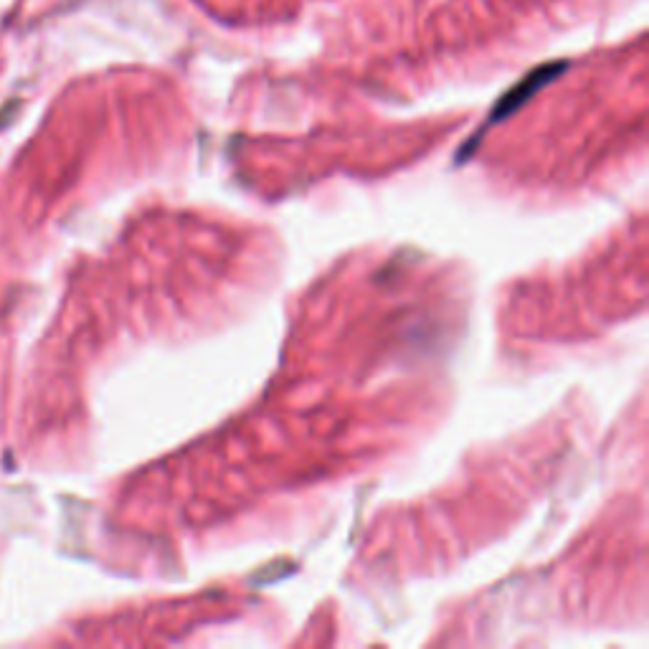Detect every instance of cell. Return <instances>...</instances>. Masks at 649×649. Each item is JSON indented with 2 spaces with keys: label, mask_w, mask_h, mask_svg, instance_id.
Wrapping results in <instances>:
<instances>
[{
  "label": "cell",
  "mask_w": 649,
  "mask_h": 649,
  "mask_svg": "<svg viewBox=\"0 0 649 649\" xmlns=\"http://www.w3.org/2000/svg\"><path fill=\"white\" fill-rule=\"evenodd\" d=\"M566 69V61H558V64H546V67H538L536 71H530V74L523 79V82L515 84L508 94L503 97L500 102H497L495 112H493V122L497 120H505L508 114L518 112L523 104H526L533 94L538 92V89H544L546 84L554 82L556 77H561Z\"/></svg>",
  "instance_id": "6da1fadb"
}]
</instances>
